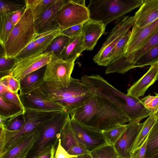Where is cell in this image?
Instances as JSON below:
<instances>
[{
	"instance_id": "25",
	"label": "cell",
	"mask_w": 158,
	"mask_h": 158,
	"mask_svg": "<svg viewBox=\"0 0 158 158\" xmlns=\"http://www.w3.org/2000/svg\"><path fill=\"white\" fill-rule=\"evenodd\" d=\"M25 110L0 96V118L6 120L24 113Z\"/></svg>"
},
{
	"instance_id": "37",
	"label": "cell",
	"mask_w": 158,
	"mask_h": 158,
	"mask_svg": "<svg viewBox=\"0 0 158 158\" xmlns=\"http://www.w3.org/2000/svg\"><path fill=\"white\" fill-rule=\"evenodd\" d=\"M0 84L5 86L9 90L18 94L20 89V81L13 76L8 75L0 78Z\"/></svg>"
},
{
	"instance_id": "31",
	"label": "cell",
	"mask_w": 158,
	"mask_h": 158,
	"mask_svg": "<svg viewBox=\"0 0 158 158\" xmlns=\"http://www.w3.org/2000/svg\"><path fill=\"white\" fill-rule=\"evenodd\" d=\"M131 33V30H130L115 46L108 57V65L123 53Z\"/></svg>"
},
{
	"instance_id": "38",
	"label": "cell",
	"mask_w": 158,
	"mask_h": 158,
	"mask_svg": "<svg viewBox=\"0 0 158 158\" xmlns=\"http://www.w3.org/2000/svg\"><path fill=\"white\" fill-rule=\"evenodd\" d=\"M16 62L15 58H6L3 54L0 55V78L9 75Z\"/></svg>"
},
{
	"instance_id": "34",
	"label": "cell",
	"mask_w": 158,
	"mask_h": 158,
	"mask_svg": "<svg viewBox=\"0 0 158 158\" xmlns=\"http://www.w3.org/2000/svg\"><path fill=\"white\" fill-rule=\"evenodd\" d=\"M92 158H117L118 156L113 145L108 144L90 152Z\"/></svg>"
},
{
	"instance_id": "41",
	"label": "cell",
	"mask_w": 158,
	"mask_h": 158,
	"mask_svg": "<svg viewBox=\"0 0 158 158\" xmlns=\"http://www.w3.org/2000/svg\"><path fill=\"white\" fill-rule=\"evenodd\" d=\"M40 50L33 39L32 41L24 48L15 58L16 60H20L29 56Z\"/></svg>"
},
{
	"instance_id": "19",
	"label": "cell",
	"mask_w": 158,
	"mask_h": 158,
	"mask_svg": "<svg viewBox=\"0 0 158 158\" xmlns=\"http://www.w3.org/2000/svg\"><path fill=\"white\" fill-rule=\"evenodd\" d=\"M65 0H57L56 2L34 21L35 34H38L52 28L55 24V19L63 6Z\"/></svg>"
},
{
	"instance_id": "3",
	"label": "cell",
	"mask_w": 158,
	"mask_h": 158,
	"mask_svg": "<svg viewBox=\"0 0 158 158\" xmlns=\"http://www.w3.org/2000/svg\"><path fill=\"white\" fill-rule=\"evenodd\" d=\"M62 111H41L25 110V123L19 130L10 131L0 127V156L26 138L42 123Z\"/></svg>"
},
{
	"instance_id": "9",
	"label": "cell",
	"mask_w": 158,
	"mask_h": 158,
	"mask_svg": "<svg viewBox=\"0 0 158 158\" xmlns=\"http://www.w3.org/2000/svg\"><path fill=\"white\" fill-rule=\"evenodd\" d=\"M134 23V16H124L117 20L100 49L94 57V61L99 65L108 66V57L113 49Z\"/></svg>"
},
{
	"instance_id": "46",
	"label": "cell",
	"mask_w": 158,
	"mask_h": 158,
	"mask_svg": "<svg viewBox=\"0 0 158 158\" xmlns=\"http://www.w3.org/2000/svg\"><path fill=\"white\" fill-rule=\"evenodd\" d=\"M77 156L69 154L62 147L60 143V139H59L58 144L55 154V158H70Z\"/></svg>"
},
{
	"instance_id": "4",
	"label": "cell",
	"mask_w": 158,
	"mask_h": 158,
	"mask_svg": "<svg viewBox=\"0 0 158 158\" xmlns=\"http://www.w3.org/2000/svg\"><path fill=\"white\" fill-rule=\"evenodd\" d=\"M143 0H91L87 6L90 19L106 26L109 23L140 7Z\"/></svg>"
},
{
	"instance_id": "27",
	"label": "cell",
	"mask_w": 158,
	"mask_h": 158,
	"mask_svg": "<svg viewBox=\"0 0 158 158\" xmlns=\"http://www.w3.org/2000/svg\"><path fill=\"white\" fill-rule=\"evenodd\" d=\"M12 13L0 16V43L3 48L14 27L11 20Z\"/></svg>"
},
{
	"instance_id": "30",
	"label": "cell",
	"mask_w": 158,
	"mask_h": 158,
	"mask_svg": "<svg viewBox=\"0 0 158 158\" xmlns=\"http://www.w3.org/2000/svg\"><path fill=\"white\" fill-rule=\"evenodd\" d=\"M60 139L61 146L67 152L73 147L80 143L69 127L68 123L62 131Z\"/></svg>"
},
{
	"instance_id": "51",
	"label": "cell",
	"mask_w": 158,
	"mask_h": 158,
	"mask_svg": "<svg viewBox=\"0 0 158 158\" xmlns=\"http://www.w3.org/2000/svg\"><path fill=\"white\" fill-rule=\"evenodd\" d=\"M117 158H123L120 157L119 156H118Z\"/></svg>"
},
{
	"instance_id": "36",
	"label": "cell",
	"mask_w": 158,
	"mask_h": 158,
	"mask_svg": "<svg viewBox=\"0 0 158 158\" xmlns=\"http://www.w3.org/2000/svg\"><path fill=\"white\" fill-rule=\"evenodd\" d=\"M25 7V4H23L17 2L0 0V16L12 13L16 11L24 9Z\"/></svg>"
},
{
	"instance_id": "29",
	"label": "cell",
	"mask_w": 158,
	"mask_h": 158,
	"mask_svg": "<svg viewBox=\"0 0 158 158\" xmlns=\"http://www.w3.org/2000/svg\"><path fill=\"white\" fill-rule=\"evenodd\" d=\"M158 61V43L142 56L136 61L134 68L151 65Z\"/></svg>"
},
{
	"instance_id": "44",
	"label": "cell",
	"mask_w": 158,
	"mask_h": 158,
	"mask_svg": "<svg viewBox=\"0 0 158 158\" xmlns=\"http://www.w3.org/2000/svg\"><path fill=\"white\" fill-rule=\"evenodd\" d=\"M67 152L70 155L77 156L90 154L85 146L80 143L73 147Z\"/></svg>"
},
{
	"instance_id": "15",
	"label": "cell",
	"mask_w": 158,
	"mask_h": 158,
	"mask_svg": "<svg viewBox=\"0 0 158 158\" xmlns=\"http://www.w3.org/2000/svg\"><path fill=\"white\" fill-rule=\"evenodd\" d=\"M158 30V19L143 28L133 25L124 52L120 56H126L141 48Z\"/></svg>"
},
{
	"instance_id": "5",
	"label": "cell",
	"mask_w": 158,
	"mask_h": 158,
	"mask_svg": "<svg viewBox=\"0 0 158 158\" xmlns=\"http://www.w3.org/2000/svg\"><path fill=\"white\" fill-rule=\"evenodd\" d=\"M34 21L32 12L26 5L23 16L14 27L6 44L3 48V54L6 57L15 58L32 41L35 34Z\"/></svg>"
},
{
	"instance_id": "49",
	"label": "cell",
	"mask_w": 158,
	"mask_h": 158,
	"mask_svg": "<svg viewBox=\"0 0 158 158\" xmlns=\"http://www.w3.org/2000/svg\"><path fill=\"white\" fill-rule=\"evenodd\" d=\"M154 115L156 117L158 120V110L156 113L154 114Z\"/></svg>"
},
{
	"instance_id": "11",
	"label": "cell",
	"mask_w": 158,
	"mask_h": 158,
	"mask_svg": "<svg viewBox=\"0 0 158 158\" xmlns=\"http://www.w3.org/2000/svg\"><path fill=\"white\" fill-rule=\"evenodd\" d=\"M68 124L78 142L90 152L108 144L102 131L81 124L70 117Z\"/></svg>"
},
{
	"instance_id": "20",
	"label": "cell",
	"mask_w": 158,
	"mask_h": 158,
	"mask_svg": "<svg viewBox=\"0 0 158 158\" xmlns=\"http://www.w3.org/2000/svg\"><path fill=\"white\" fill-rule=\"evenodd\" d=\"M40 134L37 128L20 143L0 155V158H25Z\"/></svg>"
},
{
	"instance_id": "24",
	"label": "cell",
	"mask_w": 158,
	"mask_h": 158,
	"mask_svg": "<svg viewBox=\"0 0 158 158\" xmlns=\"http://www.w3.org/2000/svg\"><path fill=\"white\" fill-rule=\"evenodd\" d=\"M158 157V120L148 135L144 158Z\"/></svg>"
},
{
	"instance_id": "7",
	"label": "cell",
	"mask_w": 158,
	"mask_h": 158,
	"mask_svg": "<svg viewBox=\"0 0 158 158\" xmlns=\"http://www.w3.org/2000/svg\"><path fill=\"white\" fill-rule=\"evenodd\" d=\"M75 60H64L52 52L50 60L46 65L44 76L45 82L58 88L68 87Z\"/></svg>"
},
{
	"instance_id": "33",
	"label": "cell",
	"mask_w": 158,
	"mask_h": 158,
	"mask_svg": "<svg viewBox=\"0 0 158 158\" xmlns=\"http://www.w3.org/2000/svg\"><path fill=\"white\" fill-rule=\"evenodd\" d=\"M69 38L61 35L55 39L44 52H52L60 57L61 53Z\"/></svg>"
},
{
	"instance_id": "40",
	"label": "cell",
	"mask_w": 158,
	"mask_h": 158,
	"mask_svg": "<svg viewBox=\"0 0 158 158\" xmlns=\"http://www.w3.org/2000/svg\"><path fill=\"white\" fill-rule=\"evenodd\" d=\"M0 96L7 102L13 103L24 109L19 94H16L7 89L0 94Z\"/></svg>"
},
{
	"instance_id": "12",
	"label": "cell",
	"mask_w": 158,
	"mask_h": 158,
	"mask_svg": "<svg viewBox=\"0 0 158 158\" xmlns=\"http://www.w3.org/2000/svg\"><path fill=\"white\" fill-rule=\"evenodd\" d=\"M158 43V30L140 48L125 57L120 56L109 66V69L113 73L124 74L134 68V65L138 60L143 54Z\"/></svg>"
},
{
	"instance_id": "35",
	"label": "cell",
	"mask_w": 158,
	"mask_h": 158,
	"mask_svg": "<svg viewBox=\"0 0 158 158\" xmlns=\"http://www.w3.org/2000/svg\"><path fill=\"white\" fill-rule=\"evenodd\" d=\"M127 126V124L121 125L110 130L102 131L108 143L114 145L126 130Z\"/></svg>"
},
{
	"instance_id": "2",
	"label": "cell",
	"mask_w": 158,
	"mask_h": 158,
	"mask_svg": "<svg viewBox=\"0 0 158 158\" xmlns=\"http://www.w3.org/2000/svg\"><path fill=\"white\" fill-rule=\"evenodd\" d=\"M39 89L51 101L64 106L69 114L83 105L93 94L81 80L72 77L66 88H58L45 82Z\"/></svg>"
},
{
	"instance_id": "42",
	"label": "cell",
	"mask_w": 158,
	"mask_h": 158,
	"mask_svg": "<svg viewBox=\"0 0 158 158\" xmlns=\"http://www.w3.org/2000/svg\"><path fill=\"white\" fill-rule=\"evenodd\" d=\"M83 24L73 26L63 30L62 31L61 34L69 38L81 35L82 34Z\"/></svg>"
},
{
	"instance_id": "23",
	"label": "cell",
	"mask_w": 158,
	"mask_h": 158,
	"mask_svg": "<svg viewBox=\"0 0 158 158\" xmlns=\"http://www.w3.org/2000/svg\"><path fill=\"white\" fill-rule=\"evenodd\" d=\"M62 30L55 23L52 27L38 34H35L33 40L39 49H46L56 37L61 35Z\"/></svg>"
},
{
	"instance_id": "1",
	"label": "cell",
	"mask_w": 158,
	"mask_h": 158,
	"mask_svg": "<svg viewBox=\"0 0 158 158\" xmlns=\"http://www.w3.org/2000/svg\"><path fill=\"white\" fill-rule=\"evenodd\" d=\"M69 114L70 118L78 123L102 131L130 121L124 112L109 99L94 94Z\"/></svg>"
},
{
	"instance_id": "14",
	"label": "cell",
	"mask_w": 158,
	"mask_h": 158,
	"mask_svg": "<svg viewBox=\"0 0 158 158\" xmlns=\"http://www.w3.org/2000/svg\"><path fill=\"white\" fill-rule=\"evenodd\" d=\"M143 123L130 121L126 129L113 146L118 156L130 158L136 139L143 126Z\"/></svg>"
},
{
	"instance_id": "43",
	"label": "cell",
	"mask_w": 158,
	"mask_h": 158,
	"mask_svg": "<svg viewBox=\"0 0 158 158\" xmlns=\"http://www.w3.org/2000/svg\"><path fill=\"white\" fill-rule=\"evenodd\" d=\"M58 142L59 141L49 145L37 158H55V154Z\"/></svg>"
},
{
	"instance_id": "17",
	"label": "cell",
	"mask_w": 158,
	"mask_h": 158,
	"mask_svg": "<svg viewBox=\"0 0 158 158\" xmlns=\"http://www.w3.org/2000/svg\"><path fill=\"white\" fill-rule=\"evenodd\" d=\"M158 79V61L150 65L148 71L127 90V95L137 98L143 96Z\"/></svg>"
},
{
	"instance_id": "32",
	"label": "cell",
	"mask_w": 158,
	"mask_h": 158,
	"mask_svg": "<svg viewBox=\"0 0 158 158\" xmlns=\"http://www.w3.org/2000/svg\"><path fill=\"white\" fill-rule=\"evenodd\" d=\"M24 113L6 120L0 119V124H3L4 129L10 131H15L20 129L25 123Z\"/></svg>"
},
{
	"instance_id": "10",
	"label": "cell",
	"mask_w": 158,
	"mask_h": 158,
	"mask_svg": "<svg viewBox=\"0 0 158 158\" xmlns=\"http://www.w3.org/2000/svg\"><path fill=\"white\" fill-rule=\"evenodd\" d=\"M42 49L29 56L16 60L9 75L20 81L27 75L46 66L50 60L52 52Z\"/></svg>"
},
{
	"instance_id": "28",
	"label": "cell",
	"mask_w": 158,
	"mask_h": 158,
	"mask_svg": "<svg viewBox=\"0 0 158 158\" xmlns=\"http://www.w3.org/2000/svg\"><path fill=\"white\" fill-rule=\"evenodd\" d=\"M158 119L154 115H150L144 122L134 145L132 151L140 147L144 142L146 137Z\"/></svg>"
},
{
	"instance_id": "39",
	"label": "cell",
	"mask_w": 158,
	"mask_h": 158,
	"mask_svg": "<svg viewBox=\"0 0 158 158\" xmlns=\"http://www.w3.org/2000/svg\"><path fill=\"white\" fill-rule=\"evenodd\" d=\"M155 96L149 95L140 100L145 108L154 115L158 110V94Z\"/></svg>"
},
{
	"instance_id": "26",
	"label": "cell",
	"mask_w": 158,
	"mask_h": 158,
	"mask_svg": "<svg viewBox=\"0 0 158 158\" xmlns=\"http://www.w3.org/2000/svg\"><path fill=\"white\" fill-rule=\"evenodd\" d=\"M57 0H25V3L31 9L34 20L53 6Z\"/></svg>"
},
{
	"instance_id": "6",
	"label": "cell",
	"mask_w": 158,
	"mask_h": 158,
	"mask_svg": "<svg viewBox=\"0 0 158 158\" xmlns=\"http://www.w3.org/2000/svg\"><path fill=\"white\" fill-rule=\"evenodd\" d=\"M66 110L60 112L38 127L40 134L25 158H37L49 145L57 142L70 118Z\"/></svg>"
},
{
	"instance_id": "45",
	"label": "cell",
	"mask_w": 158,
	"mask_h": 158,
	"mask_svg": "<svg viewBox=\"0 0 158 158\" xmlns=\"http://www.w3.org/2000/svg\"><path fill=\"white\" fill-rule=\"evenodd\" d=\"M147 138L148 136L144 142L140 147L132 152L130 155V158H144Z\"/></svg>"
},
{
	"instance_id": "47",
	"label": "cell",
	"mask_w": 158,
	"mask_h": 158,
	"mask_svg": "<svg viewBox=\"0 0 158 158\" xmlns=\"http://www.w3.org/2000/svg\"><path fill=\"white\" fill-rule=\"evenodd\" d=\"M25 8L14 12L12 13L11 20L14 27L15 25L19 21L23 16Z\"/></svg>"
},
{
	"instance_id": "8",
	"label": "cell",
	"mask_w": 158,
	"mask_h": 158,
	"mask_svg": "<svg viewBox=\"0 0 158 158\" xmlns=\"http://www.w3.org/2000/svg\"><path fill=\"white\" fill-rule=\"evenodd\" d=\"M89 19V11L85 0H66L58 12L54 22L62 31Z\"/></svg>"
},
{
	"instance_id": "18",
	"label": "cell",
	"mask_w": 158,
	"mask_h": 158,
	"mask_svg": "<svg viewBox=\"0 0 158 158\" xmlns=\"http://www.w3.org/2000/svg\"><path fill=\"white\" fill-rule=\"evenodd\" d=\"M106 26L100 22L89 19L83 24L82 35L85 50H92L104 33Z\"/></svg>"
},
{
	"instance_id": "21",
	"label": "cell",
	"mask_w": 158,
	"mask_h": 158,
	"mask_svg": "<svg viewBox=\"0 0 158 158\" xmlns=\"http://www.w3.org/2000/svg\"><path fill=\"white\" fill-rule=\"evenodd\" d=\"M46 66L26 76L20 81L19 95H22L39 89L44 83V79Z\"/></svg>"
},
{
	"instance_id": "50",
	"label": "cell",
	"mask_w": 158,
	"mask_h": 158,
	"mask_svg": "<svg viewBox=\"0 0 158 158\" xmlns=\"http://www.w3.org/2000/svg\"><path fill=\"white\" fill-rule=\"evenodd\" d=\"M81 155L77 156V157H72L70 158H81Z\"/></svg>"
},
{
	"instance_id": "16",
	"label": "cell",
	"mask_w": 158,
	"mask_h": 158,
	"mask_svg": "<svg viewBox=\"0 0 158 158\" xmlns=\"http://www.w3.org/2000/svg\"><path fill=\"white\" fill-rule=\"evenodd\" d=\"M134 25L143 28L158 19V0H143L134 15Z\"/></svg>"
},
{
	"instance_id": "13",
	"label": "cell",
	"mask_w": 158,
	"mask_h": 158,
	"mask_svg": "<svg viewBox=\"0 0 158 158\" xmlns=\"http://www.w3.org/2000/svg\"><path fill=\"white\" fill-rule=\"evenodd\" d=\"M19 96L25 110L47 111L66 110L64 106L51 101L40 89L23 95H19Z\"/></svg>"
},
{
	"instance_id": "48",
	"label": "cell",
	"mask_w": 158,
	"mask_h": 158,
	"mask_svg": "<svg viewBox=\"0 0 158 158\" xmlns=\"http://www.w3.org/2000/svg\"><path fill=\"white\" fill-rule=\"evenodd\" d=\"M81 158H92L90 154L81 155Z\"/></svg>"
},
{
	"instance_id": "22",
	"label": "cell",
	"mask_w": 158,
	"mask_h": 158,
	"mask_svg": "<svg viewBox=\"0 0 158 158\" xmlns=\"http://www.w3.org/2000/svg\"><path fill=\"white\" fill-rule=\"evenodd\" d=\"M85 50L81 35L69 38L61 53L60 57L67 60H76Z\"/></svg>"
},
{
	"instance_id": "52",
	"label": "cell",
	"mask_w": 158,
	"mask_h": 158,
	"mask_svg": "<svg viewBox=\"0 0 158 158\" xmlns=\"http://www.w3.org/2000/svg\"></svg>"
}]
</instances>
